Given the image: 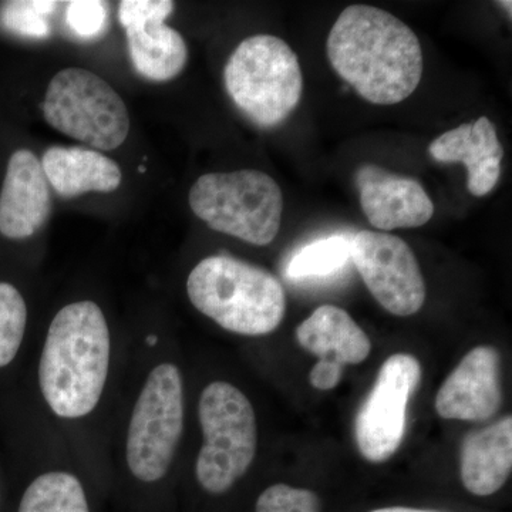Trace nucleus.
<instances>
[{"label":"nucleus","mask_w":512,"mask_h":512,"mask_svg":"<svg viewBox=\"0 0 512 512\" xmlns=\"http://www.w3.org/2000/svg\"><path fill=\"white\" fill-rule=\"evenodd\" d=\"M326 53L335 72L362 99L393 106L412 96L423 77L419 37L375 6H348L330 30Z\"/></svg>","instance_id":"nucleus-1"},{"label":"nucleus","mask_w":512,"mask_h":512,"mask_svg":"<svg viewBox=\"0 0 512 512\" xmlns=\"http://www.w3.org/2000/svg\"><path fill=\"white\" fill-rule=\"evenodd\" d=\"M110 332L97 303H70L50 323L39 365L43 397L56 416L80 419L96 409L106 386Z\"/></svg>","instance_id":"nucleus-2"},{"label":"nucleus","mask_w":512,"mask_h":512,"mask_svg":"<svg viewBox=\"0 0 512 512\" xmlns=\"http://www.w3.org/2000/svg\"><path fill=\"white\" fill-rule=\"evenodd\" d=\"M187 293L198 311L238 335H268L286 312L281 282L261 266L234 256L202 259L188 276Z\"/></svg>","instance_id":"nucleus-3"},{"label":"nucleus","mask_w":512,"mask_h":512,"mask_svg":"<svg viewBox=\"0 0 512 512\" xmlns=\"http://www.w3.org/2000/svg\"><path fill=\"white\" fill-rule=\"evenodd\" d=\"M224 82L235 106L264 128L284 123L303 92L298 56L288 43L271 35L242 40L228 59Z\"/></svg>","instance_id":"nucleus-4"},{"label":"nucleus","mask_w":512,"mask_h":512,"mask_svg":"<svg viewBox=\"0 0 512 512\" xmlns=\"http://www.w3.org/2000/svg\"><path fill=\"white\" fill-rule=\"evenodd\" d=\"M188 202L214 231L256 247L271 244L281 228L284 197L274 178L262 171L201 175L191 187Z\"/></svg>","instance_id":"nucleus-5"},{"label":"nucleus","mask_w":512,"mask_h":512,"mask_svg":"<svg viewBox=\"0 0 512 512\" xmlns=\"http://www.w3.org/2000/svg\"><path fill=\"white\" fill-rule=\"evenodd\" d=\"M204 444L195 464L198 483L211 494L231 490L251 467L258 444L254 407L227 382L205 387L198 404Z\"/></svg>","instance_id":"nucleus-6"},{"label":"nucleus","mask_w":512,"mask_h":512,"mask_svg":"<svg viewBox=\"0 0 512 512\" xmlns=\"http://www.w3.org/2000/svg\"><path fill=\"white\" fill-rule=\"evenodd\" d=\"M45 119L64 136L101 151H113L130 133V116L120 94L96 73L70 67L47 86Z\"/></svg>","instance_id":"nucleus-7"},{"label":"nucleus","mask_w":512,"mask_h":512,"mask_svg":"<svg viewBox=\"0 0 512 512\" xmlns=\"http://www.w3.org/2000/svg\"><path fill=\"white\" fill-rule=\"evenodd\" d=\"M183 429V377L173 363H163L148 375L128 426L126 454L133 476L144 483L161 480Z\"/></svg>","instance_id":"nucleus-8"},{"label":"nucleus","mask_w":512,"mask_h":512,"mask_svg":"<svg viewBox=\"0 0 512 512\" xmlns=\"http://www.w3.org/2000/svg\"><path fill=\"white\" fill-rule=\"evenodd\" d=\"M420 380L419 360L407 353L390 356L380 367L355 421L357 448L370 463H384L402 446L407 403Z\"/></svg>","instance_id":"nucleus-9"},{"label":"nucleus","mask_w":512,"mask_h":512,"mask_svg":"<svg viewBox=\"0 0 512 512\" xmlns=\"http://www.w3.org/2000/svg\"><path fill=\"white\" fill-rule=\"evenodd\" d=\"M350 261L367 289L394 316H412L426 302V284L412 248L396 235L360 231L350 239Z\"/></svg>","instance_id":"nucleus-10"},{"label":"nucleus","mask_w":512,"mask_h":512,"mask_svg":"<svg viewBox=\"0 0 512 512\" xmlns=\"http://www.w3.org/2000/svg\"><path fill=\"white\" fill-rule=\"evenodd\" d=\"M174 12L171 0H124L119 20L126 30L134 69L151 82H170L187 66L188 47L177 30L165 25Z\"/></svg>","instance_id":"nucleus-11"},{"label":"nucleus","mask_w":512,"mask_h":512,"mask_svg":"<svg viewBox=\"0 0 512 512\" xmlns=\"http://www.w3.org/2000/svg\"><path fill=\"white\" fill-rule=\"evenodd\" d=\"M500 353L477 346L448 375L436 397V412L447 420L491 419L503 404Z\"/></svg>","instance_id":"nucleus-12"},{"label":"nucleus","mask_w":512,"mask_h":512,"mask_svg":"<svg viewBox=\"0 0 512 512\" xmlns=\"http://www.w3.org/2000/svg\"><path fill=\"white\" fill-rule=\"evenodd\" d=\"M355 180L363 214L380 232L423 227L433 218V201L414 178L365 164L357 168Z\"/></svg>","instance_id":"nucleus-13"},{"label":"nucleus","mask_w":512,"mask_h":512,"mask_svg":"<svg viewBox=\"0 0 512 512\" xmlns=\"http://www.w3.org/2000/svg\"><path fill=\"white\" fill-rule=\"evenodd\" d=\"M50 212L52 194L42 163L32 151H15L0 191V234L9 239L33 237Z\"/></svg>","instance_id":"nucleus-14"},{"label":"nucleus","mask_w":512,"mask_h":512,"mask_svg":"<svg viewBox=\"0 0 512 512\" xmlns=\"http://www.w3.org/2000/svg\"><path fill=\"white\" fill-rule=\"evenodd\" d=\"M429 154L439 163L466 165L467 188L474 197L490 194L500 180L504 148L488 117L441 134L430 144Z\"/></svg>","instance_id":"nucleus-15"},{"label":"nucleus","mask_w":512,"mask_h":512,"mask_svg":"<svg viewBox=\"0 0 512 512\" xmlns=\"http://www.w3.org/2000/svg\"><path fill=\"white\" fill-rule=\"evenodd\" d=\"M511 470V416L467 434L461 446L460 473L471 494L488 497L497 493L507 483Z\"/></svg>","instance_id":"nucleus-16"},{"label":"nucleus","mask_w":512,"mask_h":512,"mask_svg":"<svg viewBox=\"0 0 512 512\" xmlns=\"http://www.w3.org/2000/svg\"><path fill=\"white\" fill-rule=\"evenodd\" d=\"M296 338L303 349L319 362L359 365L372 350V342L348 312L333 305L319 306L296 329Z\"/></svg>","instance_id":"nucleus-17"},{"label":"nucleus","mask_w":512,"mask_h":512,"mask_svg":"<svg viewBox=\"0 0 512 512\" xmlns=\"http://www.w3.org/2000/svg\"><path fill=\"white\" fill-rule=\"evenodd\" d=\"M40 163L47 183L63 198H76L87 192H113L123 180L116 161L90 148L53 146L46 150Z\"/></svg>","instance_id":"nucleus-18"},{"label":"nucleus","mask_w":512,"mask_h":512,"mask_svg":"<svg viewBox=\"0 0 512 512\" xmlns=\"http://www.w3.org/2000/svg\"><path fill=\"white\" fill-rule=\"evenodd\" d=\"M18 512H90V508L79 478L53 471L26 488Z\"/></svg>","instance_id":"nucleus-19"},{"label":"nucleus","mask_w":512,"mask_h":512,"mask_svg":"<svg viewBox=\"0 0 512 512\" xmlns=\"http://www.w3.org/2000/svg\"><path fill=\"white\" fill-rule=\"evenodd\" d=\"M350 241L342 235L318 239L292 256L286 275L292 279L323 278L336 274L350 261Z\"/></svg>","instance_id":"nucleus-20"},{"label":"nucleus","mask_w":512,"mask_h":512,"mask_svg":"<svg viewBox=\"0 0 512 512\" xmlns=\"http://www.w3.org/2000/svg\"><path fill=\"white\" fill-rule=\"evenodd\" d=\"M28 323L25 299L15 286L0 282V369L18 355Z\"/></svg>","instance_id":"nucleus-21"},{"label":"nucleus","mask_w":512,"mask_h":512,"mask_svg":"<svg viewBox=\"0 0 512 512\" xmlns=\"http://www.w3.org/2000/svg\"><path fill=\"white\" fill-rule=\"evenodd\" d=\"M57 2L47 0H16L3 3L0 9V23L8 32L28 37V39H47L52 33L47 16L55 12Z\"/></svg>","instance_id":"nucleus-22"},{"label":"nucleus","mask_w":512,"mask_h":512,"mask_svg":"<svg viewBox=\"0 0 512 512\" xmlns=\"http://www.w3.org/2000/svg\"><path fill=\"white\" fill-rule=\"evenodd\" d=\"M255 512H320V500L305 488L275 484L259 495Z\"/></svg>","instance_id":"nucleus-23"},{"label":"nucleus","mask_w":512,"mask_h":512,"mask_svg":"<svg viewBox=\"0 0 512 512\" xmlns=\"http://www.w3.org/2000/svg\"><path fill=\"white\" fill-rule=\"evenodd\" d=\"M66 22L80 39H99L109 26V3L100 0H74L67 5Z\"/></svg>","instance_id":"nucleus-24"},{"label":"nucleus","mask_w":512,"mask_h":512,"mask_svg":"<svg viewBox=\"0 0 512 512\" xmlns=\"http://www.w3.org/2000/svg\"><path fill=\"white\" fill-rule=\"evenodd\" d=\"M343 367L335 363L318 362L311 372V384L318 390H332L340 383Z\"/></svg>","instance_id":"nucleus-25"},{"label":"nucleus","mask_w":512,"mask_h":512,"mask_svg":"<svg viewBox=\"0 0 512 512\" xmlns=\"http://www.w3.org/2000/svg\"><path fill=\"white\" fill-rule=\"evenodd\" d=\"M370 512H439V511L419 510V508H407V507H389V508H380V510H375V511H370Z\"/></svg>","instance_id":"nucleus-26"},{"label":"nucleus","mask_w":512,"mask_h":512,"mask_svg":"<svg viewBox=\"0 0 512 512\" xmlns=\"http://www.w3.org/2000/svg\"><path fill=\"white\" fill-rule=\"evenodd\" d=\"M157 336H148L147 343L148 345L154 346L157 345Z\"/></svg>","instance_id":"nucleus-27"}]
</instances>
